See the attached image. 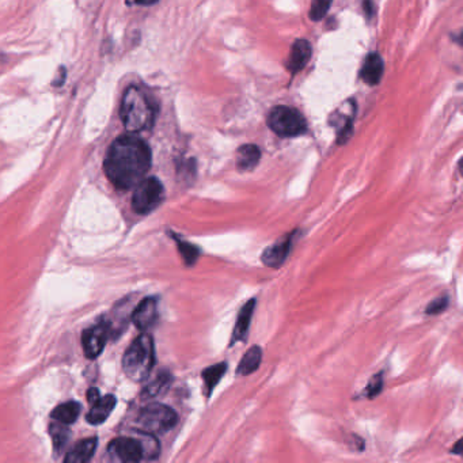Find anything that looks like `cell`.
I'll use <instances>...</instances> for the list:
<instances>
[{"mask_svg": "<svg viewBox=\"0 0 463 463\" xmlns=\"http://www.w3.org/2000/svg\"><path fill=\"white\" fill-rule=\"evenodd\" d=\"M263 361V349L260 347H252L240 359L236 374L240 377H247L253 372H256Z\"/></svg>", "mask_w": 463, "mask_h": 463, "instance_id": "obj_17", "label": "cell"}, {"mask_svg": "<svg viewBox=\"0 0 463 463\" xmlns=\"http://www.w3.org/2000/svg\"><path fill=\"white\" fill-rule=\"evenodd\" d=\"M178 422L177 413L167 405L154 402L143 408L139 415L138 423L143 432L158 435L170 431Z\"/></svg>", "mask_w": 463, "mask_h": 463, "instance_id": "obj_4", "label": "cell"}, {"mask_svg": "<svg viewBox=\"0 0 463 463\" xmlns=\"http://www.w3.org/2000/svg\"><path fill=\"white\" fill-rule=\"evenodd\" d=\"M176 240H177L178 250H180V253H181L185 264L189 265V267L194 265V263L197 261V258L200 256V250L194 245H191V243H188L185 240H181V239H176Z\"/></svg>", "mask_w": 463, "mask_h": 463, "instance_id": "obj_22", "label": "cell"}, {"mask_svg": "<svg viewBox=\"0 0 463 463\" xmlns=\"http://www.w3.org/2000/svg\"><path fill=\"white\" fill-rule=\"evenodd\" d=\"M226 371H227V363L223 361V363H218L215 366H211L201 372V378L204 381L207 397H209L212 394V391L215 390V387L219 385V382L222 381Z\"/></svg>", "mask_w": 463, "mask_h": 463, "instance_id": "obj_18", "label": "cell"}, {"mask_svg": "<svg viewBox=\"0 0 463 463\" xmlns=\"http://www.w3.org/2000/svg\"><path fill=\"white\" fill-rule=\"evenodd\" d=\"M312 55V48L308 39H298L290 53L288 62H287V70L291 74H296L302 71L306 64L309 63Z\"/></svg>", "mask_w": 463, "mask_h": 463, "instance_id": "obj_12", "label": "cell"}, {"mask_svg": "<svg viewBox=\"0 0 463 463\" xmlns=\"http://www.w3.org/2000/svg\"><path fill=\"white\" fill-rule=\"evenodd\" d=\"M151 150L135 133L117 138L105 158L104 169L109 181L122 191L135 188L151 167Z\"/></svg>", "mask_w": 463, "mask_h": 463, "instance_id": "obj_1", "label": "cell"}, {"mask_svg": "<svg viewBox=\"0 0 463 463\" xmlns=\"http://www.w3.org/2000/svg\"><path fill=\"white\" fill-rule=\"evenodd\" d=\"M128 4H138V6H151L158 3V0H126Z\"/></svg>", "mask_w": 463, "mask_h": 463, "instance_id": "obj_28", "label": "cell"}, {"mask_svg": "<svg viewBox=\"0 0 463 463\" xmlns=\"http://www.w3.org/2000/svg\"><path fill=\"white\" fill-rule=\"evenodd\" d=\"M50 435H52V439H53L55 450L57 453H60L64 448V446L67 444L68 439H70L68 428L66 426V424H62V423L50 425Z\"/></svg>", "mask_w": 463, "mask_h": 463, "instance_id": "obj_21", "label": "cell"}, {"mask_svg": "<svg viewBox=\"0 0 463 463\" xmlns=\"http://www.w3.org/2000/svg\"><path fill=\"white\" fill-rule=\"evenodd\" d=\"M108 451L109 455L120 462L135 463L144 460L142 440L133 437H117L111 443Z\"/></svg>", "mask_w": 463, "mask_h": 463, "instance_id": "obj_8", "label": "cell"}, {"mask_svg": "<svg viewBox=\"0 0 463 463\" xmlns=\"http://www.w3.org/2000/svg\"><path fill=\"white\" fill-rule=\"evenodd\" d=\"M120 116L129 133L147 131L154 125V104L142 88L129 86L121 100Z\"/></svg>", "mask_w": 463, "mask_h": 463, "instance_id": "obj_2", "label": "cell"}, {"mask_svg": "<svg viewBox=\"0 0 463 463\" xmlns=\"http://www.w3.org/2000/svg\"><path fill=\"white\" fill-rule=\"evenodd\" d=\"M97 450V437H90V439H83L80 443H77L75 447H73L64 461L67 463H86L88 462L94 453Z\"/></svg>", "mask_w": 463, "mask_h": 463, "instance_id": "obj_15", "label": "cell"}, {"mask_svg": "<svg viewBox=\"0 0 463 463\" xmlns=\"http://www.w3.org/2000/svg\"><path fill=\"white\" fill-rule=\"evenodd\" d=\"M256 299H250L249 302H246L242 309L239 310L234 329H232V341L230 344H235V343H240L247 340V333L252 325V319H253V314H254V309H256Z\"/></svg>", "mask_w": 463, "mask_h": 463, "instance_id": "obj_11", "label": "cell"}, {"mask_svg": "<svg viewBox=\"0 0 463 463\" xmlns=\"http://www.w3.org/2000/svg\"><path fill=\"white\" fill-rule=\"evenodd\" d=\"M66 77H67V71H66V68L64 67H60L59 68V71H57V74H56V79L53 80V86H63V83H64V80H66Z\"/></svg>", "mask_w": 463, "mask_h": 463, "instance_id": "obj_26", "label": "cell"}, {"mask_svg": "<svg viewBox=\"0 0 463 463\" xmlns=\"http://www.w3.org/2000/svg\"><path fill=\"white\" fill-rule=\"evenodd\" d=\"M163 197L164 188L158 178H143L135 187V192L132 196V208L139 215H147L160 205Z\"/></svg>", "mask_w": 463, "mask_h": 463, "instance_id": "obj_6", "label": "cell"}, {"mask_svg": "<svg viewBox=\"0 0 463 463\" xmlns=\"http://www.w3.org/2000/svg\"><path fill=\"white\" fill-rule=\"evenodd\" d=\"M116 397L115 395H105L100 397L94 404H91V409L87 415V423L91 425H100L105 423L113 409L116 408Z\"/></svg>", "mask_w": 463, "mask_h": 463, "instance_id": "obj_13", "label": "cell"}, {"mask_svg": "<svg viewBox=\"0 0 463 463\" xmlns=\"http://www.w3.org/2000/svg\"><path fill=\"white\" fill-rule=\"evenodd\" d=\"M158 299L156 298H146L139 303V306L133 310L132 312V322L133 325L142 330L146 332L150 328L154 326L158 319Z\"/></svg>", "mask_w": 463, "mask_h": 463, "instance_id": "obj_10", "label": "cell"}, {"mask_svg": "<svg viewBox=\"0 0 463 463\" xmlns=\"http://www.w3.org/2000/svg\"><path fill=\"white\" fill-rule=\"evenodd\" d=\"M154 364V340L150 334L143 333L125 350L122 357L124 372L129 379L142 382L150 377Z\"/></svg>", "mask_w": 463, "mask_h": 463, "instance_id": "obj_3", "label": "cell"}, {"mask_svg": "<svg viewBox=\"0 0 463 463\" xmlns=\"http://www.w3.org/2000/svg\"><path fill=\"white\" fill-rule=\"evenodd\" d=\"M295 239V232H290L285 236L276 240L270 247H267L261 256V260L265 267L273 270L280 268L288 258Z\"/></svg>", "mask_w": 463, "mask_h": 463, "instance_id": "obj_9", "label": "cell"}, {"mask_svg": "<svg viewBox=\"0 0 463 463\" xmlns=\"http://www.w3.org/2000/svg\"><path fill=\"white\" fill-rule=\"evenodd\" d=\"M385 71V64L382 57L378 53H371L366 57L361 70H360V77L364 83L370 86H375L381 82L382 75Z\"/></svg>", "mask_w": 463, "mask_h": 463, "instance_id": "obj_14", "label": "cell"}, {"mask_svg": "<svg viewBox=\"0 0 463 463\" xmlns=\"http://www.w3.org/2000/svg\"><path fill=\"white\" fill-rule=\"evenodd\" d=\"M462 440H458L455 447L451 450V454H455V455H461L462 454Z\"/></svg>", "mask_w": 463, "mask_h": 463, "instance_id": "obj_29", "label": "cell"}, {"mask_svg": "<svg viewBox=\"0 0 463 463\" xmlns=\"http://www.w3.org/2000/svg\"><path fill=\"white\" fill-rule=\"evenodd\" d=\"M333 0H312L310 7V18L312 21H321L329 11Z\"/></svg>", "mask_w": 463, "mask_h": 463, "instance_id": "obj_23", "label": "cell"}, {"mask_svg": "<svg viewBox=\"0 0 463 463\" xmlns=\"http://www.w3.org/2000/svg\"><path fill=\"white\" fill-rule=\"evenodd\" d=\"M448 306V298L447 296H440L435 301H432L426 309H425V312L426 314H431V315H436V314H440L443 312L444 310L447 309Z\"/></svg>", "mask_w": 463, "mask_h": 463, "instance_id": "obj_25", "label": "cell"}, {"mask_svg": "<svg viewBox=\"0 0 463 463\" xmlns=\"http://www.w3.org/2000/svg\"><path fill=\"white\" fill-rule=\"evenodd\" d=\"M171 375L169 372H160L154 381H151L147 387H146V394L149 397H156V395H160L163 394L164 391H167V388L171 385Z\"/></svg>", "mask_w": 463, "mask_h": 463, "instance_id": "obj_20", "label": "cell"}, {"mask_svg": "<svg viewBox=\"0 0 463 463\" xmlns=\"http://www.w3.org/2000/svg\"><path fill=\"white\" fill-rule=\"evenodd\" d=\"M80 415V405L75 401H70L56 406L52 412V419L57 423L70 425L74 424Z\"/></svg>", "mask_w": 463, "mask_h": 463, "instance_id": "obj_19", "label": "cell"}, {"mask_svg": "<svg viewBox=\"0 0 463 463\" xmlns=\"http://www.w3.org/2000/svg\"><path fill=\"white\" fill-rule=\"evenodd\" d=\"M382 388H384V378H382V374H378V375H374L372 379L368 382L364 394L368 398H372V397H377L382 391Z\"/></svg>", "mask_w": 463, "mask_h": 463, "instance_id": "obj_24", "label": "cell"}, {"mask_svg": "<svg viewBox=\"0 0 463 463\" xmlns=\"http://www.w3.org/2000/svg\"><path fill=\"white\" fill-rule=\"evenodd\" d=\"M111 334V328L106 321L86 329L82 334V347L87 359H97L105 349Z\"/></svg>", "mask_w": 463, "mask_h": 463, "instance_id": "obj_7", "label": "cell"}, {"mask_svg": "<svg viewBox=\"0 0 463 463\" xmlns=\"http://www.w3.org/2000/svg\"><path fill=\"white\" fill-rule=\"evenodd\" d=\"M261 150L254 144H245L236 151V167L242 171H252L258 166Z\"/></svg>", "mask_w": 463, "mask_h": 463, "instance_id": "obj_16", "label": "cell"}, {"mask_svg": "<svg viewBox=\"0 0 463 463\" xmlns=\"http://www.w3.org/2000/svg\"><path fill=\"white\" fill-rule=\"evenodd\" d=\"M270 129L283 138H294L306 132L308 124L298 111L288 106H276L268 116Z\"/></svg>", "mask_w": 463, "mask_h": 463, "instance_id": "obj_5", "label": "cell"}, {"mask_svg": "<svg viewBox=\"0 0 463 463\" xmlns=\"http://www.w3.org/2000/svg\"><path fill=\"white\" fill-rule=\"evenodd\" d=\"M100 397H101V394H100L98 388H95V387H93L87 391V399H88L90 404H94L97 399H100Z\"/></svg>", "mask_w": 463, "mask_h": 463, "instance_id": "obj_27", "label": "cell"}]
</instances>
